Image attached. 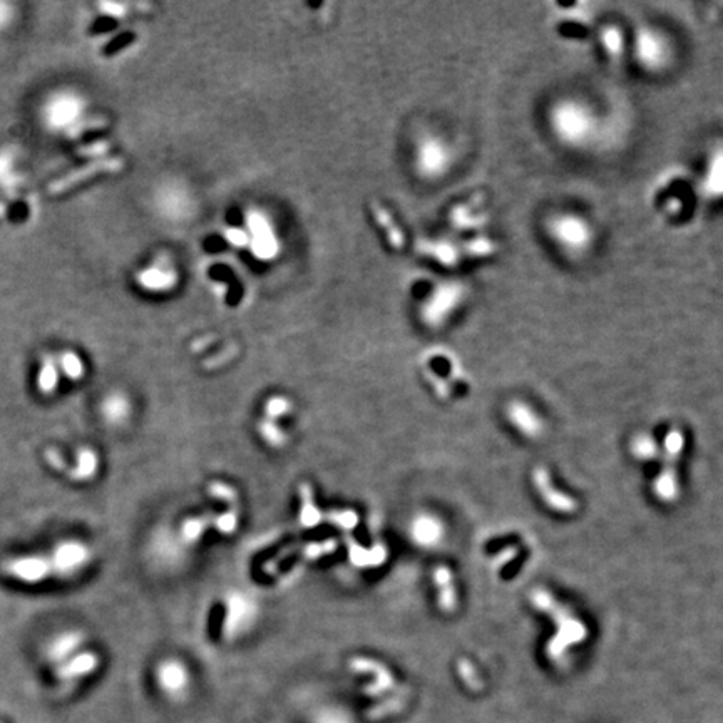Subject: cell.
<instances>
[{"mask_svg": "<svg viewBox=\"0 0 723 723\" xmlns=\"http://www.w3.org/2000/svg\"><path fill=\"white\" fill-rule=\"evenodd\" d=\"M698 194L708 203L723 201V145L713 146L707 152L700 178L697 183Z\"/></svg>", "mask_w": 723, "mask_h": 723, "instance_id": "30bf717a", "label": "cell"}, {"mask_svg": "<svg viewBox=\"0 0 723 723\" xmlns=\"http://www.w3.org/2000/svg\"><path fill=\"white\" fill-rule=\"evenodd\" d=\"M327 519L330 523L338 526L340 529L343 531H352L358 523V516L355 511L345 509V511H333L327 514Z\"/></svg>", "mask_w": 723, "mask_h": 723, "instance_id": "e575fe53", "label": "cell"}, {"mask_svg": "<svg viewBox=\"0 0 723 723\" xmlns=\"http://www.w3.org/2000/svg\"><path fill=\"white\" fill-rule=\"evenodd\" d=\"M28 217V208L26 203H14L9 208V219L14 223H21Z\"/></svg>", "mask_w": 723, "mask_h": 723, "instance_id": "7bdbcfd3", "label": "cell"}, {"mask_svg": "<svg viewBox=\"0 0 723 723\" xmlns=\"http://www.w3.org/2000/svg\"><path fill=\"white\" fill-rule=\"evenodd\" d=\"M208 491H209V496L214 497V499L227 502V504L229 506V509H238V494L232 486L224 484V482H222V481H213V482H209Z\"/></svg>", "mask_w": 723, "mask_h": 723, "instance_id": "4dcf8cb0", "label": "cell"}, {"mask_svg": "<svg viewBox=\"0 0 723 723\" xmlns=\"http://www.w3.org/2000/svg\"><path fill=\"white\" fill-rule=\"evenodd\" d=\"M631 452L640 461H650V459H653L658 454V445L648 434H640L633 439Z\"/></svg>", "mask_w": 723, "mask_h": 723, "instance_id": "f546056e", "label": "cell"}, {"mask_svg": "<svg viewBox=\"0 0 723 723\" xmlns=\"http://www.w3.org/2000/svg\"><path fill=\"white\" fill-rule=\"evenodd\" d=\"M214 516L212 514H201V516H193V518H188L183 521L180 529V538L184 544H196L198 541L203 538L206 529L213 524Z\"/></svg>", "mask_w": 723, "mask_h": 723, "instance_id": "cb8c5ba5", "label": "cell"}, {"mask_svg": "<svg viewBox=\"0 0 723 723\" xmlns=\"http://www.w3.org/2000/svg\"><path fill=\"white\" fill-rule=\"evenodd\" d=\"M106 151H109V142L98 141V142H93V145L80 147V150L78 151V155L79 156H99V155H104Z\"/></svg>", "mask_w": 723, "mask_h": 723, "instance_id": "b9f144b4", "label": "cell"}, {"mask_svg": "<svg viewBox=\"0 0 723 723\" xmlns=\"http://www.w3.org/2000/svg\"><path fill=\"white\" fill-rule=\"evenodd\" d=\"M300 497H301V511H300V523L303 528H315L322 523L323 514L322 511L315 506L313 501V491L310 484H301L300 486Z\"/></svg>", "mask_w": 723, "mask_h": 723, "instance_id": "d4e9b609", "label": "cell"}, {"mask_svg": "<svg viewBox=\"0 0 723 723\" xmlns=\"http://www.w3.org/2000/svg\"><path fill=\"white\" fill-rule=\"evenodd\" d=\"M99 7L106 17H123L124 14H126V9H124V6H119V4L104 2L99 4Z\"/></svg>", "mask_w": 723, "mask_h": 723, "instance_id": "ee69618b", "label": "cell"}, {"mask_svg": "<svg viewBox=\"0 0 723 723\" xmlns=\"http://www.w3.org/2000/svg\"><path fill=\"white\" fill-rule=\"evenodd\" d=\"M213 526L222 534H232L238 528V509H229L213 519Z\"/></svg>", "mask_w": 723, "mask_h": 723, "instance_id": "d590c367", "label": "cell"}, {"mask_svg": "<svg viewBox=\"0 0 723 723\" xmlns=\"http://www.w3.org/2000/svg\"><path fill=\"white\" fill-rule=\"evenodd\" d=\"M546 233L549 241L569 258L588 255L596 241L593 223L581 213L574 212L554 213L546 223Z\"/></svg>", "mask_w": 723, "mask_h": 723, "instance_id": "7a4b0ae2", "label": "cell"}, {"mask_svg": "<svg viewBox=\"0 0 723 723\" xmlns=\"http://www.w3.org/2000/svg\"><path fill=\"white\" fill-rule=\"evenodd\" d=\"M90 558V551L80 543H66L56 551L54 566L61 573L69 574L83 569Z\"/></svg>", "mask_w": 723, "mask_h": 723, "instance_id": "d6986e66", "label": "cell"}, {"mask_svg": "<svg viewBox=\"0 0 723 723\" xmlns=\"http://www.w3.org/2000/svg\"><path fill=\"white\" fill-rule=\"evenodd\" d=\"M549 131L568 150H588L601 134V118L586 100L561 98L548 114Z\"/></svg>", "mask_w": 723, "mask_h": 723, "instance_id": "6da1fadb", "label": "cell"}, {"mask_svg": "<svg viewBox=\"0 0 723 723\" xmlns=\"http://www.w3.org/2000/svg\"><path fill=\"white\" fill-rule=\"evenodd\" d=\"M56 384H57V368L51 360H47L39 372V387L41 390L51 392L54 390Z\"/></svg>", "mask_w": 723, "mask_h": 723, "instance_id": "74e56055", "label": "cell"}, {"mask_svg": "<svg viewBox=\"0 0 723 723\" xmlns=\"http://www.w3.org/2000/svg\"><path fill=\"white\" fill-rule=\"evenodd\" d=\"M313 723H355L350 713H347L342 708H322L315 713Z\"/></svg>", "mask_w": 723, "mask_h": 723, "instance_id": "1f68e13d", "label": "cell"}, {"mask_svg": "<svg viewBox=\"0 0 723 723\" xmlns=\"http://www.w3.org/2000/svg\"><path fill=\"white\" fill-rule=\"evenodd\" d=\"M444 533L445 529L442 521L437 516L429 514V512L415 516L409 526L410 539L424 549H432L439 546L440 541L444 539Z\"/></svg>", "mask_w": 723, "mask_h": 723, "instance_id": "2e32d148", "label": "cell"}, {"mask_svg": "<svg viewBox=\"0 0 723 723\" xmlns=\"http://www.w3.org/2000/svg\"><path fill=\"white\" fill-rule=\"evenodd\" d=\"M507 420L526 437L536 439L543 434V420L526 402L514 400L506 409Z\"/></svg>", "mask_w": 723, "mask_h": 723, "instance_id": "e0dca14e", "label": "cell"}, {"mask_svg": "<svg viewBox=\"0 0 723 723\" xmlns=\"http://www.w3.org/2000/svg\"><path fill=\"white\" fill-rule=\"evenodd\" d=\"M131 39H132V37L129 36V33H124V36H119V37H116V39H114V41L111 42V44H108L106 47H104V54H106V56H111L113 52H116L118 49H121V47L126 46L128 42L131 41Z\"/></svg>", "mask_w": 723, "mask_h": 723, "instance_id": "f6af8a7d", "label": "cell"}, {"mask_svg": "<svg viewBox=\"0 0 723 723\" xmlns=\"http://www.w3.org/2000/svg\"><path fill=\"white\" fill-rule=\"evenodd\" d=\"M83 98L67 90L52 94L42 109V118L51 131H71L76 124L83 121Z\"/></svg>", "mask_w": 723, "mask_h": 723, "instance_id": "52a82bcc", "label": "cell"}, {"mask_svg": "<svg viewBox=\"0 0 723 723\" xmlns=\"http://www.w3.org/2000/svg\"><path fill=\"white\" fill-rule=\"evenodd\" d=\"M348 667L352 668V672L355 673H368L373 675V683L367 685L363 688V693L368 697H380L387 692L395 690V678L394 675L390 673V670L385 667V665L375 662L372 658L365 657H355L348 662Z\"/></svg>", "mask_w": 723, "mask_h": 723, "instance_id": "5bb4252c", "label": "cell"}, {"mask_svg": "<svg viewBox=\"0 0 723 723\" xmlns=\"http://www.w3.org/2000/svg\"><path fill=\"white\" fill-rule=\"evenodd\" d=\"M531 477H533L534 489L538 491L539 497L549 509H553L554 512H561V514H574L578 511L579 502L554 486L553 477H551L549 471L544 466L534 467Z\"/></svg>", "mask_w": 723, "mask_h": 723, "instance_id": "7c38bea8", "label": "cell"}, {"mask_svg": "<svg viewBox=\"0 0 723 723\" xmlns=\"http://www.w3.org/2000/svg\"><path fill=\"white\" fill-rule=\"evenodd\" d=\"M227 238L233 243V245H236V246L246 245V241H248V234L245 232H241V229H236V228L228 229Z\"/></svg>", "mask_w": 723, "mask_h": 723, "instance_id": "bcb514c9", "label": "cell"}, {"mask_svg": "<svg viewBox=\"0 0 723 723\" xmlns=\"http://www.w3.org/2000/svg\"><path fill=\"white\" fill-rule=\"evenodd\" d=\"M291 410H293V404H291L288 397L273 395L265 402V405H263V417L276 422V420H280L281 417H286Z\"/></svg>", "mask_w": 723, "mask_h": 723, "instance_id": "f1b7e54d", "label": "cell"}, {"mask_svg": "<svg viewBox=\"0 0 723 723\" xmlns=\"http://www.w3.org/2000/svg\"><path fill=\"white\" fill-rule=\"evenodd\" d=\"M248 228H250L253 241L251 250L260 260H271L279 253V243L273 234L268 219L258 212H250L248 214Z\"/></svg>", "mask_w": 723, "mask_h": 723, "instance_id": "9a60e30c", "label": "cell"}, {"mask_svg": "<svg viewBox=\"0 0 723 723\" xmlns=\"http://www.w3.org/2000/svg\"><path fill=\"white\" fill-rule=\"evenodd\" d=\"M256 605L250 598L239 593H232L227 600V613H224L223 631L227 638H236L250 628L255 621Z\"/></svg>", "mask_w": 723, "mask_h": 723, "instance_id": "4fadbf2b", "label": "cell"}, {"mask_svg": "<svg viewBox=\"0 0 723 723\" xmlns=\"http://www.w3.org/2000/svg\"><path fill=\"white\" fill-rule=\"evenodd\" d=\"M452 165V150L440 137L429 136L422 140L417 150V170L424 178L437 180Z\"/></svg>", "mask_w": 723, "mask_h": 723, "instance_id": "ba28073f", "label": "cell"}, {"mask_svg": "<svg viewBox=\"0 0 723 723\" xmlns=\"http://www.w3.org/2000/svg\"><path fill=\"white\" fill-rule=\"evenodd\" d=\"M14 156L11 151L0 152V184L12 183L14 180Z\"/></svg>", "mask_w": 723, "mask_h": 723, "instance_id": "ab89813d", "label": "cell"}, {"mask_svg": "<svg viewBox=\"0 0 723 723\" xmlns=\"http://www.w3.org/2000/svg\"><path fill=\"white\" fill-rule=\"evenodd\" d=\"M258 434H260V437L265 440V444L270 445L271 449L285 447L286 440H288L285 430L281 429L279 424L273 422V420H270V419H265V417L258 422Z\"/></svg>", "mask_w": 723, "mask_h": 723, "instance_id": "83f0119b", "label": "cell"}, {"mask_svg": "<svg viewBox=\"0 0 723 723\" xmlns=\"http://www.w3.org/2000/svg\"><path fill=\"white\" fill-rule=\"evenodd\" d=\"M156 683L170 700L180 702L188 695L191 675L186 665L178 658H166L156 667Z\"/></svg>", "mask_w": 723, "mask_h": 723, "instance_id": "9c48e42d", "label": "cell"}, {"mask_svg": "<svg viewBox=\"0 0 723 723\" xmlns=\"http://www.w3.org/2000/svg\"><path fill=\"white\" fill-rule=\"evenodd\" d=\"M79 646V640L76 638L74 635H67L64 640L59 641L54 648L51 651V657L57 660V662H64L66 658H69V655Z\"/></svg>", "mask_w": 723, "mask_h": 723, "instance_id": "8d00e7d4", "label": "cell"}, {"mask_svg": "<svg viewBox=\"0 0 723 723\" xmlns=\"http://www.w3.org/2000/svg\"><path fill=\"white\" fill-rule=\"evenodd\" d=\"M400 707H402V702H399V700H387V702L382 703V705L370 708V712L367 713V717L370 718V720H378V718H384L387 715H390V713L397 712Z\"/></svg>", "mask_w": 723, "mask_h": 723, "instance_id": "60d3db41", "label": "cell"}, {"mask_svg": "<svg viewBox=\"0 0 723 723\" xmlns=\"http://www.w3.org/2000/svg\"><path fill=\"white\" fill-rule=\"evenodd\" d=\"M137 284L150 291H166L176 284V275L162 266H151L137 275Z\"/></svg>", "mask_w": 723, "mask_h": 723, "instance_id": "44dd1931", "label": "cell"}, {"mask_svg": "<svg viewBox=\"0 0 723 723\" xmlns=\"http://www.w3.org/2000/svg\"><path fill=\"white\" fill-rule=\"evenodd\" d=\"M123 167L124 161L121 157H103V160H95L93 162H89V165L79 167V170L71 171V173L62 176L61 180L54 181V183H51L49 193L51 194L66 193V191L73 189L74 186L84 183V181L95 178V176L104 173H118Z\"/></svg>", "mask_w": 723, "mask_h": 723, "instance_id": "8fae6325", "label": "cell"}, {"mask_svg": "<svg viewBox=\"0 0 723 723\" xmlns=\"http://www.w3.org/2000/svg\"><path fill=\"white\" fill-rule=\"evenodd\" d=\"M531 603H533L536 610L549 615L553 623L556 625L558 633L551 638L548 646V653L553 655V657L561 655L568 646L581 643L588 636L586 625L568 606L561 605L549 591H546L544 588L533 590V593H531Z\"/></svg>", "mask_w": 723, "mask_h": 723, "instance_id": "3957f363", "label": "cell"}, {"mask_svg": "<svg viewBox=\"0 0 723 723\" xmlns=\"http://www.w3.org/2000/svg\"><path fill=\"white\" fill-rule=\"evenodd\" d=\"M685 449V435L680 429H672L665 437L663 444V464L662 471L653 482V492L662 502H675L678 499V472L677 464L680 454Z\"/></svg>", "mask_w": 723, "mask_h": 723, "instance_id": "5b68a950", "label": "cell"}, {"mask_svg": "<svg viewBox=\"0 0 723 723\" xmlns=\"http://www.w3.org/2000/svg\"><path fill=\"white\" fill-rule=\"evenodd\" d=\"M600 44L608 59L613 62H621L626 51L630 49V42L626 41L625 32L620 26H606L600 32Z\"/></svg>", "mask_w": 723, "mask_h": 723, "instance_id": "ffe728a7", "label": "cell"}, {"mask_svg": "<svg viewBox=\"0 0 723 723\" xmlns=\"http://www.w3.org/2000/svg\"><path fill=\"white\" fill-rule=\"evenodd\" d=\"M12 17V12H11V6L6 2H0V28H4L9 24V21H11Z\"/></svg>", "mask_w": 723, "mask_h": 723, "instance_id": "7dc6e473", "label": "cell"}, {"mask_svg": "<svg viewBox=\"0 0 723 723\" xmlns=\"http://www.w3.org/2000/svg\"><path fill=\"white\" fill-rule=\"evenodd\" d=\"M47 573V564L41 559L33 558H26L21 559V561H16L12 566V574H17V578L24 579V581H37V579L44 578Z\"/></svg>", "mask_w": 723, "mask_h": 723, "instance_id": "4316f807", "label": "cell"}, {"mask_svg": "<svg viewBox=\"0 0 723 723\" xmlns=\"http://www.w3.org/2000/svg\"><path fill=\"white\" fill-rule=\"evenodd\" d=\"M98 663H99L98 655L83 653L79 655V657L71 660V662H67L66 665H62L59 670V677L64 680L85 677V675L93 673L94 670L98 668Z\"/></svg>", "mask_w": 723, "mask_h": 723, "instance_id": "603a6c76", "label": "cell"}, {"mask_svg": "<svg viewBox=\"0 0 723 723\" xmlns=\"http://www.w3.org/2000/svg\"><path fill=\"white\" fill-rule=\"evenodd\" d=\"M630 52L640 69L648 74L663 73L673 57L668 37L651 26H640L635 28L630 41Z\"/></svg>", "mask_w": 723, "mask_h": 723, "instance_id": "277c9868", "label": "cell"}, {"mask_svg": "<svg viewBox=\"0 0 723 723\" xmlns=\"http://www.w3.org/2000/svg\"><path fill=\"white\" fill-rule=\"evenodd\" d=\"M427 251L430 253V256H434L435 260H439L440 263H442V265L452 266V265H457V261H459L457 250L452 245H449V243L429 245Z\"/></svg>", "mask_w": 723, "mask_h": 723, "instance_id": "d6a6232c", "label": "cell"}, {"mask_svg": "<svg viewBox=\"0 0 723 723\" xmlns=\"http://www.w3.org/2000/svg\"><path fill=\"white\" fill-rule=\"evenodd\" d=\"M61 367L62 372L66 373V377L73 378V380H78V378L84 375V363L73 352H67L61 357Z\"/></svg>", "mask_w": 723, "mask_h": 723, "instance_id": "836d02e7", "label": "cell"}, {"mask_svg": "<svg viewBox=\"0 0 723 723\" xmlns=\"http://www.w3.org/2000/svg\"><path fill=\"white\" fill-rule=\"evenodd\" d=\"M466 298V286L457 281H449L435 288L422 308V320L430 328H439L456 312Z\"/></svg>", "mask_w": 723, "mask_h": 723, "instance_id": "8992f818", "label": "cell"}, {"mask_svg": "<svg viewBox=\"0 0 723 723\" xmlns=\"http://www.w3.org/2000/svg\"><path fill=\"white\" fill-rule=\"evenodd\" d=\"M79 477H90L98 471V456L93 451H84L79 457Z\"/></svg>", "mask_w": 723, "mask_h": 723, "instance_id": "f35d334b", "label": "cell"}, {"mask_svg": "<svg viewBox=\"0 0 723 723\" xmlns=\"http://www.w3.org/2000/svg\"><path fill=\"white\" fill-rule=\"evenodd\" d=\"M372 213H373V218L377 219V223L380 224L382 229L385 232L387 239H389L390 245L394 246L395 250H400V248L405 245V236H404V233H402L399 229V227H397L394 219H392L390 213L387 212V209L380 203H378V201H373L372 203Z\"/></svg>", "mask_w": 723, "mask_h": 723, "instance_id": "7402d4cb", "label": "cell"}, {"mask_svg": "<svg viewBox=\"0 0 723 723\" xmlns=\"http://www.w3.org/2000/svg\"><path fill=\"white\" fill-rule=\"evenodd\" d=\"M432 579L435 588H437V606L442 613H447L451 615L457 610L459 605V596H457V588L456 583H454V573L452 569L445 564H439V566L434 568L432 571Z\"/></svg>", "mask_w": 723, "mask_h": 723, "instance_id": "ac0fdd59", "label": "cell"}, {"mask_svg": "<svg viewBox=\"0 0 723 723\" xmlns=\"http://www.w3.org/2000/svg\"><path fill=\"white\" fill-rule=\"evenodd\" d=\"M131 404L123 394H113L103 402V415L108 422L123 424L129 417Z\"/></svg>", "mask_w": 723, "mask_h": 723, "instance_id": "484cf974", "label": "cell"}]
</instances>
